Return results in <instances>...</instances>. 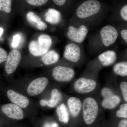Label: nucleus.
<instances>
[{
  "instance_id": "nucleus-1",
  "label": "nucleus",
  "mask_w": 127,
  "mask_h": 127,
  "mask_svg": "<svg viewBox=\"0 0 127 127\" xmlns=\"http://www.w3.org/2000/svg\"><path fill=\"white\" fill-rule=\"evenodd\" d=\"M82 101L81 115L86 125L91 126L96 122L100 113V102L96 98L88 96Z\"/></svg>"
},
{
  "instance_id": "nucleus-2",
  "label": "nucleus",
  "mask_w": 127,
  "mask_h": 127,
  "mask_svg": "<svg viewBox=\"0 0 127 127\" xmlns=\"http://www.w3.org/2000/svg\"><path fill=\"white\" fill-rule=\"evenodd\" d=\"M102 7V4L98 0H86L78 6L75 14L79 19H87L99 13Z\"/></svg>"
},
{
  "instance_id": "nucleus-3",
  "label": "nucleus",
  "mask_w": 127,
  "mask_h": 127,
  "mask_svg": "<svg viewBox=\"0 0 127 127\" xmlns=\"http://www.w3.org/2000/svg\"><path fill=\"white\" fill-rule=\"evenodd\" d=\"M52 44V39L47 34L40 35L37 40H32L28 46L29 51L32 56L39 57L43 56L49 51Z\"/></svg>"
},
{
  "instance_id": "nucleus-4",
  "label": "nucleus",
  "mask_w": 127,
  "mask_h": 127,
  "mask_svg": "<svg viewBox=\"0 0 127 127\" xmlns=\"http://www.w3.org/2000/svg\"><path fill=\"white\" fill-rule=\"evenodd\" d=\"M97 82L92 78L82 77L78 78L74 82L73 88L76 93L79 94L92 93L98 87Z\"/></svg>"
},
{
  "instance_id": "nucleus-5",
  "label": "nucleus",
  "mask_w": 127,
  "mask_h": 127,
  "mask_svg": "<svg viewBox=\"0 0 127 127\" xmlns=\"http://www.w3.org/2000/svg\"><path fill=\"white\" fill-rule=\"evenodd\" d=\"M75 72L71 67L63 66H57L52 71L53 77L55 81L61 82L71 81L75 76Z\"/></svg>"
},
{
  "instance_id": "nucleus-6",
  "label": "nucleus",
  "mask_w": 127,
  "mask_h": 127,
  "mask_svg": "<svg viewBox=\"0 0 127 127\" xmlns=\"http://www.w3.org/2000/svg\"><path fill=\"white\" fill-rule=\"evenodd\" d=\"M100 37L103 45L108 47L115 43L118 37V32L115 27L110 25L103 27L100 31Z\"/></svg>"
},
{
  "instance_id": "nucleus-7",
  "label": "nucleus",
  "mask_w": 127,
  "mask_h": 127,
  "mask_svg": "<svg viewBox=\"0 0 127 127\" xmlns=\"http://www.w3.org/2000/svg\"><path fill=\"white\" fill-rule=\"evenodd\" d=\"M88 32V28L81 25L78 28L72 26L68 27L67 35L71 40L78 43H82L86 39Z\"/></svg>"
},
{
  "instance_id": "nucleus-8",
  "label": "nucleus",
  "mask_w": 127,
  "mask_h": 127,
  "mask_svg": "<svg viewBox=\"0 0 127 127\" xmlns=\"http://www.w3.org/2000/svg\"><path fill=\"white\" fill-rule=\"evenodd\" d=\"M21 58V54L18 50H12L9 53L5 64V71L7 74H11L16 71Z\"/></svg>"
},
{
  "instance_id": "nucleus-9",
  "label": "nucleus",
  "mask_w": 127,
  "mask_h": 127,
  "mask_svg": "<svg viewBox=\"0 0 127 127\" xmlns=\"http://www.w3.org/2000/svg\"><path fill=\"white\" fill-rule=\"evenodd\" d=\"M49 81L43 77L36 78L30 83L28 87L27 92L31 96H35L41 93L47 86Z\"/></svg>"
},
{
  "instance_id": "nucleus-10",
  "label": "nucleus",
  "mask_w": 127,
  "mask_h": 127,
  "mask_svg": "<svg viewBox=\"0 0 127 127\" xmlns=\"http://www.w3.org/2000/svg\"><path fill=\"white\" fill-rule=\"evenodd\" d=\"M63 56L68 61L76 63L79 61L81 57V48L75 43H68L65 47Z\"/></svg>"
},
{
  "instance_id": "nucleus-11",
  "label": "nucleus",
  "mask_w": 127,
  "mask_h": 127,
  "mask_svg": "<svg viewBox=\"0 0 127 127\" xmlns=\"http://www.w3.org/2000/svg\"><path fill=\"white\" fill-rule=\"evenodd\" d=\"M1 109L2 112L9 118L18 120L24 118V114L21 108L12 103L3 104Z\"/></svg>"
},
{
  "instance_id": "nucleus-12",
  "label": "nucleus",
  "mask_w": 127,
  "mask_h": 127,
  "mask_svg": "<svg viewBox=\"0 0 127 127\" xmlns=\"http://www.w3.org/2000/svg\"><path fill=\"white\" fill-rule=\"evenodd\" d=\"M67 105L69 113L73 118H76L81 114L82 101L79 98L74 96L69 98Z\"/></svg>"
},
{
  "instance_id": "nucleus-13",
  "label": "nucleus",
  "mask_w": 127,
  "mask_h": 127,
  "mask_svg": "<svg viewBox=\"0 0 127 127\" xmlns=\"http://www.w3.org/2000/svg\"><path fill=\"white\" fill-rule=\"evenodd\" d=\"M6 94L7 97L11 102L21 108H26L29 105L30 100L24 95L16 92L12 89L8 90Z\"/></svg>"
},
{
  "instance_id": "nucleus-14",
  "label": "nucleus",
  "mask_w": 127,
  "mask_h": 127,
  "mask_svg": "<svg viewBox=\"0 0 127 127\" xmlns=\"http://www.w3.org/2000/svg\"><path fill=\"white\" fill-rule=\"evenodd\" d=\"M98 59L103 66H109L113 65L117 61V53L113 50H107L98 55Z\"/></svg>"
},
{
  "instance_id": "nucleus-15",
  "label": "nucleus",
  "mask_w": 127,
  "mask_h": 127,
  "mask_svg": "<svg viewBox=\"0 0 127 127\" xmlns=\"http://www.w3.org/2000/svg\"><path fill=\"white\" fill-rule=\"evenodd\" d=\"M121 98L114 93L102 99L100 102L101 108L107 110H112L116 108L120 104Z\"/></svg>"
},
{
  "instance_id": "nucleus-16",
  "label": "nucleus",
  "mask_w": 127,
  "mask_h": 127,
  "mask_svg": "<svg viewBox=\"0 0 127 127\" xmlns=\"http://www.w3.org/2000/svg\"><path fill=\"white\" fill-rule=\"evenodd\" d=\"M62 98V93L57 89L55 88L52 91L50 99L48 100L42 99L40 101V104L42 106H47L49 107L54 108L59 104Z\"/></svg>"
},
{
  "instance_id": "nucleus-17",
  "label": "nucleus",
  "mask_w": 127,
  "mask_h": 127,
  "mask_svg": "<svg viewBox=\"0 0 127 127\" xmlns=\"http://www.w3.org/2000/svg\"><path fill=\"white\" fill-rule=\"evenodd\" d=\"M26 18L29 23L37 30L43 31L47 28V24L33 12H28L27 14Z\"/></svg>"
},
{
  "instance_id": "nucleus-18",
  "label": "nucleus",
  "mask_w": 127,
  "mask_h": 127,
  "mask_svg": "<svg viewBox=\"0 0 127 127\" xmlns=\"http://www.w3.org/2000/svg\"><path fill=\"white\" fill-rule=\"evenodd\" d=\"M45 20L48 23L53 25L59 24L62 20L61 13L59 11L53 8H49L45 15Z\"/></svg>"
},
{
  "instance_id": "nucleus-19",
  "label": "nucleus",
  "mask_w": 127,
  "mask_h": 127,
  "mask_svg": "<svg viewBox=\"0 0 127 127\" xmlns=\"http://www.w3.org/2000/svg\"><path fill=\"white\" fill-rule=\"evenodd\" d=\"M56 112L59 121L64 124L68 123L70 119V113L66 106L62 103L57 107Z\"/></svg>"
},
{
  "instance_id": "nucleus-20",
  "label": "nucleus",
  "mask_w": 127,
  "mask_h": 127,
  "mask_svg": "<svg viewBox=\"0 0 127 127\" xmlns=\"http://www.w3.org/2000/svg\"><path fill=\"white\" fill-rule=\"evenodd\" d=\"M59 58L60 56L57 52L54 50H50L43 55L41 60L45 65H48L56 63L59 61Z\"/></svg>"
},
{
  "instance_id": "nucleus-21",
  "label": "nucleus",
  "mask_w": 127,
  "mask_h": 127,
  "mask_svg": "<svg viewBox=\"0 0 127 127\" xmlns=\"http://www.w3.org/2000/svg\"><path fill=\"white\" fill-rule=\"evenodd\" d=\"M113 72L120 76H127V61L120 62L116 64L113 68Z\"/></svg>"
},
{
  "instance_id": "nucleus-22",
  "label": "nucleus",
  "mask_w": 127,
  "mask_h": 127,
  "mask_svg": "<svg viewBox=\"0 0 127 127\" xmlns=\"http://www.w3.org/2000/svg\"><path fill=\"white\" fill-rule=\"evenodd\" d=\"M11 11V0H0V12L9 14Z\"/></svg>"
},
{
  "instance_id": "nucleus-23",
  "label": "nucleus",
  "mask_w": 127,
  "mask_h": 127,
  "mask_svg": "<svg viewBox=\"0 0 127 127\" xmlns=\"http://www.w3.org/2000/svg\"><path fill=\"white\" fill-rule=\"evenodd\" d=\"M116 114L117 117L127 119V102L120 104Z\"/></svg>"
},
{
  "instance_id": "nucleus-24",
  "label": "nucleus",
  "mask_w": 127,
  "mask_h": 127,
  "mask_svg": "<svg viewBox=\"0 0 127 127\" xmlns=\"http://www.w3.org/2000/svg\"><path fill=\"white\" fill-rule=\"evenodd\" d=\"M115 93L110 87L106 86L102 88L100 92V96L102 99L107 97Z\"/></svg>"
},
{
  "instance_id": "nucleus-25",
  "label": "nucleus",
  "mask_w": 127,
  "mask_h": 127,
  "mask_svg": "<svg viewBox=\"0 0 127 127\" xmlns=\"http://www.w3.org/2000/svg\"><path fill=\"white\" fill-rule=\"evenodd\" d=\"M120 88L123 99L127 102V82H122L120 84Z\"/></svg>"
},
{
  "instance_id": "nucleus-26",
  "label": "nucleus",
  "mask_w": 127,
  "mask_h": 127,
  "mask_svg": "<svg viewBox=\"0 0 127 127\" xmlns=\"http://www.w3.org/2000/svg\"><path fill=\"white\" fill-rule=\"evenodd\" d=\"M28 4L34 6H40L47 2L48 0H26Z\"/></svg>"
},
{
  "instance_id": "nucleus-27",
  "label": "nucleus",
  "mask_w": 127,
  "mask_h": 127,
  "mask_svg": "<svg viewBox=\"0 0 127 127\" xmlns=\"http://www.w3.org/2000/svg\"><path fill=\"white\" fill-rule=\"evenodd\" d=\"M119 14L122 19L127 22V3L121 7L119 10Z\"/></svg>"
},
{
  "instance_id": "nucleus-28",
  "label": "nucleus",
  "mask_w": 127,
  "mask_h": 127,
  "mask_svg": "<svg viewBox=\"0 0 127 127\" xmlns=\"http://www.w3.org/2000/svg\"><path fill=\"white\" fill-rule=\"evenodd\" d=\"M7 56L6 51L3 48H0V64L5 61Z\"/></svg>"
},
{
  "instance_id": "nucleus-29",
  "label": "nucleus",
  "mask_w": 127,
  "mask_h": 127,
  "mask_svg": "<svg viewBox=\"0 0 127 127\" xmlns=\"http://www.w3.org/2000/svg\"><path fill=\"white\" fill-rule=\"evenodd\" d=\"M21 39V36L19 34L15 35L13 37L12 46L13 47H16L18 46Z\"/></svg>"
},
{
  "instance_id": "nucleus-30",
  "label": "nucleus",
  "mask_w": 127,
  "mask_h": 127,
  "mask_svg": "<svg viewBox=\"0 0 127 127\" xmlns=\"http://www.w3.org/2000/svg\"><path fill=\"white\" fill-rule=\"evenodd\" d=\"M120 35L122 38L127 44V30L124 29L122 30L120 32Z\"/></svg>"
},
{
  "instance_id": "nucleus-31",
  "label": "nucleus",
  "mask_w": 127,
  "mask_h": 127,
  "mask_svg": "<svg viewBox=\"0 0 127 127\" xmlns=\"http://www.w3.org/2000/svg\"><path fill=\"white\" fill-rule=\"evenodd\" d=\"M117 127H127V119H123L119 121Z\"/></svg>"
},
{
  "instance_id": "nucleus-32",
  "label": "nucleus",
  "mask_w": 127,
  "mask_h": 127,
  "mask_svg": "<svg viewBox=\"0 0 127 127\" xmlns=\"http://www.w3.org/2000/svg\"><path fill=\"white\" fill-rule=\"evenodd\" d=\"M54 3L58 6H62L65 4L66 0H53Z\"/></svg>"
},
{
  "instance_id": "nucleus-33",
  "label": "nucleus",
  "mask_w": 127,
  "mask_h": 127,
  "mask_svg": "<svg viewBox=\"0 0 127 127\" xmlns=\"http://www.w3.org/2000/svg\"><path fill=\"white\" fill-rule=\"evenodd\" d=\"M43 127H59V125L56 123H47L45 124Z\"/></svg>"
},
{
  "instance_id": "nucleus-34",
  "label": "nucleus",
  "mask_w": 127,
  "mask_h": 127,
  "mask_svg": "<svg viewBox=\"0 0 127 127\" xmlns=\"http://www.w3.org/2000/svg\"><path fill=\"white\" fill-rule=\"evenodd\" d=\"M3 31H4V30H3V28L0 27V37H1V35H2V33H3Z\"/></svg>"
},
{
  "instance_id": "nucleus-35",
  "label": "nucleus",
  "mask_w": 127,
  "mask_h": 127,
  "mask_svg": "<svg viewBox=\"0 0 127 127\" xmlns=\"http://www.w3.org/2000/svg\"></svg>"
}]
</instances>
